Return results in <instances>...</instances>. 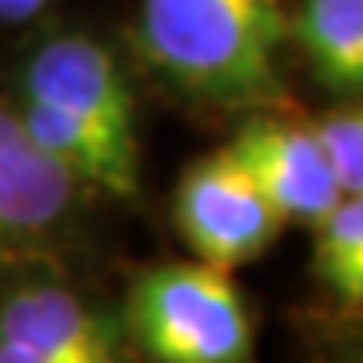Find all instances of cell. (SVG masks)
<instances>
[{"mask_svg":"<svg viewBox=\"0 0 363 363\" xmlns=\"http://www.w3.org/2000/svg\"><path fill=\"white\" fill-rule=\"evenodd\" d=\"M130 359L256 363V311L234 274L201 259H160L130 274L119 308Z\"/></svg>","mask_w":363,"mask_h":363,"instance_id":"cell-2","label":"cell"},{"mask_svg":"<svg viewBox=\"0 0 363 363\" xmlns=\"http://www.w3.org/2000/svg\"><path fill=\"white\" fill-rule=\"evenodd\" d=\"M11 101H34L141 152L138 104L123 56L86 26H41L11 71Z\"/></svg>","mask_w":363,"mask_h":363,"instance_id":"cell-4","label":"cell"},{"mask_svg":"<svg viewBox=\"0 0 363 363\" xmlns=\"http://www.w3.org/2000/svg\"><path fill=\"white\" fill-rule=\"evenodd\" d=\"M96 193L30 141L19 115L0 101V267L60 252L86 226Z\"/></svg>","mask_w":363,"mask_h":363,"instance_id":"cell-6","label":"cell"},{"mask_svg":"<svg viewBox=\"0 0 363 363\" xmlns=\"http://www.w3.org/2000/svg\"><path fill=\"white\" fill-rule=\"evenodd\" d=\"M134 56L182 104L249 115L289 111L286 0H138Z\"/></svg>","mask_w":363,"mask_h":363,"instance_id":"cell-1","label":"cell"},{"mask_svg":"<svg viewBox=\"0 0 363 363\" xmlns=\"http://www.w3.org/2000/svg\"><path fill=\"white\" fill-rule=\"evenodd\" d=\"M223 148L259 186L286 226H315L345 201L304 115H293V108L238 115Z\"/></svg>","mask_w":363,"mask_h":363,"instance_id":"cell-7","label":"cell"},{"mask_svg":"<svg viewBox=\"0 0 363 363\" xmlns=\"http://www.w3.org/2000/svg\"><path fill=\"white\" fill-rule=\"evenodd\" d=\"M0 363H48V359L30 356V352H19V349H11V345H0Z\"/></svg>","mask_w":363,"mask_h":363,"instance_id":"cell-12","label":"cell"},{"mask_svg":"<svg viewBox=\"0 0 363 363\" xmlns=\"http://www.w3.org/2000/svg\"><path fill=\"white\" fill-rule=\"evenodd\" d=\"M171 219L189 252L226 274L263 259L286 230L274 204L226 148L193 160L182 171L171 196Z\"/></svg>","mask_w":363,"mask_h":363,"instance_id":"cell-5","label":"cell"},{"mask_svg":"<svg viewBox=\"0 0 363 363\" xmlns=\"http://www.w3.org/2000/svg\"><path fill=\"white\" fill-rule=\"evenodd\" d=\"M341 196L363 193V108L359 101H330L319 115H304Z\"/></svg>","mask_w":363,"mask_h":363,"instance_id":"cell-10","label":"cell"},{"mask_svg":"<svg viewBox=\"0 0 363 363\" xmlns=\"http://www.w3.org/2000/svg\"><path fill=\"white\" fill-rule=\"evenodd\" d=\"M63 4V0H0V26H26L38 23L48 8Z\"/></svg>","mask_w":363,"mask_h":363,"instance_id":"cell-11","label":"cell"},{"mask_svg":"<svg viewBox=\"0 0 363 363\" xmlns=\"http://www.w3.org/2000/svg\"><path fill=\"white\" fill-rule=\"evenodd\" d=\"M0 345L48 363H130L119 311L78 289L52 256L0 267Z\"/></svg>","mask_w":363,"mask_h":363,"instance_id":"cell-3","label":"cell"},{"mask_svg":"<svg viewBox=\"0 0 363 363\" xmlns=\"http://www.w3.org/2000/svg\"><path fill=\"white\" fill-rule=\"evenodd\" d=\"M311 230V278L326 304L345 323L359 319L363 308V201H345L308 226Z\"/></svg>","mask_w":363,"mask_h":363,"instance_id":"cell-9","label":"cell"},{"mask_svg":"<svg viewBox=\"0 0 363 363\" xmlns=\"http://www.w3.org/2000/svg\"><path fill=\"white\" fill-rule=\"evenodd\" d=\"M289 45L330 101L363 93V0H296Z\"/></svg>","mask_w":363,"mask_h":363,"instance_id":"cell-8","label":"cell"}]
</instances>
